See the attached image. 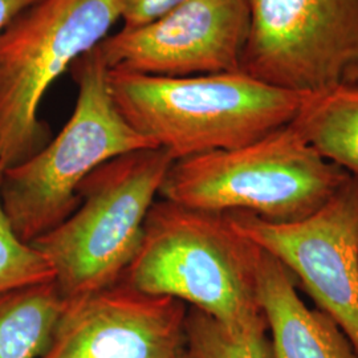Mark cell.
Segmentation results:
<instances>
[{"mask_svg": "<svg viewBox=\"0 0 358 358\" xmlns=\"http://www.w3.org/2000/svg\"><path fill=\"white\" fill-rule=\"evenodd\" d=\"M108 83L121 115L174 162L256 141L291 124L307 96L242 71L161 77L109 69Z\"/></svg>", "mask_w": 358, "mask_h": 358, "instance_id": "obj_1", "label": "cell"}, {"mask_svg": "<svg viewBox=\"0 0 358 358\" xmlns=\"http://www.w3.org/2000/svg\"><path fill=\"white\" fill-rule=\"evenodd\" d=\"M262 248L213 213L161 199L121 282L177 299L232 331L267 324L257 297Z\"/></svg>", "mask_w": 358, "mask_h": 358, "instance_id": "obj_2", "label": "cell"}, {"mask_svg": "<svg viewBox=\"0 0 358 358\" xmlns=\"http://www.w3.org/2000/svg\"><path fill=\"white\" fill-rule=\"evenodd\" d=\"M75 108L60 133L26 161L3 170L1 206L15 234L31 244L71 217L78 187L115 157L157 148L121 115L108 83V66L93 51L72 65Z\"/></svg>", "mask_w": 358, "mask_h": 358, "instance_id": "obj_3", "label": "cell"}, {"mask_svg": "<svg viewBox=\"0 0 358 358\" xmlns=\"http://www.w3.org/2000/svg\"><path fill=\"white\" fill-rule=\"evenodd\" d=\"M349 178L288 124L238 149L176 161L159 195L203 211L294 223L319 211Z\"/></svg>", "mask_w": 358, "mask_h": 358, "instance_id": "obj_4", "label": "cell"}, {"mask_svg": "<svg viewBox=\"0 0 358 358\" xmlns=\"http://www.w3.org/2000/svg\"><path fill=\"white\" fill-rule=\"evenodd\" d=\"M173 164L159 148L105 162L80 185L76 211L31 243L48 260L64 300L121 282Z\"/></svg>", "mask_w": 358, "mask_h": 358, "instance_id": "obj_5", "label": "cell"}, {"mask_svg": "<svg viewBox=\"0 0 358 358\" xmlns=\"http://www.w3.org/2000/svg\"><path fill=\"white\" fill-rule=\"evenodd\" d=\"M121 22L117 0H40L0 35V169L41 150L40 105L53 83Z\"/></svg>", "mask_w": 358, "mask_h": 358, "instance_id": "obj_6", "label": "cell"}, {"mask_svg": "<svg viewBox=\"0 0 358 358\" xmlns=\"http://www.w3.org/2000/svg\"><path fill=\"white\" fill-rule=\"evenodd\" d=\"M245 1L242 72L300 94L358 85V0Z\"/></svg>", "mask_w": 358, "mask_h": 358, "instance_id": "obj_7", "label": "cell"}, {"mask_svg": "<svg viewBox=\"0 0 358 358\" xmlns=\"http://www.w3.org/2000/svg\"><path fill=\"white\" fill-rule=\"evenodd\" d=\"M224 214L291 272L358 355V176H350L319 211L299 222L272 223L245 211Z\"/></svg>", "mask_w": 358, "mask_h": 358, "instance_id": "obj_8", "label": "cell"}, {"mask_svg": "<svg viewBox=\"0 0 358 358\" xmlns=\"http://www.w3.org/2000/svg\"><path fill=\"white\" fill-rule=\"evenodd\" d=\"M248 32L245 0H183L153 22L112 32L96 51L113 71L215 75L241 71Z\"/></svg>", "mask_w": 358, "mask_h": 358, "instance_id": "obj_9", "label": "cell"}, {"mask_svg": "<svg viewBox=\"0 0 358 358\" xmlns=\"http://www.w3.org/2000/svg\"><path fill=\"white\" fill-rule=\"evenodd\" d=\"M185 303L120 282L65 300L40 358H177L186 350Z\"/></svg>", "mask_w": 358, "mask_h": 358, "instance_id": "obj_10", "label": "cell"}, {"mask_svg": "<svg viewBox=\"0 0 358 358\" xmlns=\"http://www.w3.org/2000/svg\"><path fill=\"white\" fill-rule=\"evenodd\" d=\"M257 297L271 332L272 358H358L341 328L319 308L306 306L291 272L263 250Z\"/></svg>", "mask_w": 358, "mask_h": 358, "instance_id": "obj_11", "label": "cell"}, {"mask_svg": "<svg viewBox=\"0 0 358 358\" xmlns=\"http://www.w3.org/2000/svg\"><path fill=\"white\" fill-rule=\"evenodd\" d=\"M291 125L325 159L358 176V85L307 94Z\"/></svg>", "mask_w": 358, "mask_h": 358, "instance_id": "obj_12", "label": "cell"}, {"mask_svg": "<svg viewBox=\"0 0 358 358\" xmlns=\"http://www.w3.org/2000/svg\"><path fill=\"white\" fill-rule=\"evenodd\" d=\"M65 300L53 282L0 296V358H40Z\"/></svg>", "mask_w": 358, "mask_h": 358, "instance_id": "obj_13", "label": "cell"}, {"mask_svg": "<svg viewBox=\"0 0 358 358\" xmlns=\"http://www.w3.org/2000/svg\"><path fill=\"white\" fill-rule=\"evenodd\" d=\"M267 324L232 331L202 310L189 308L186 348L194 358H272Z\"/></svg>", "mask_w": 358, "mask_h": 358, "instance_id": "obj_14", "label": "cell"}, {"mask_svg": "<svg viewBox=\"0 0 358 358\" xmlns=\"http://www.w3.org/2000/svg\"><path fill=\"white\" fill-rule=\"evenodd\" d=\"M1 173L0 169V185ZM53 279L48 260L15 234L0 199V296Z\"/></svg>", "mask_w": 358, "mask_h": 358, "instance_id": "obj_15", "label": "cell"}, {"mask_svg": "<svg viewBox=\"0 0 358 358\" xmlns=\"http://www.w3.org/2000/svg\"><path fill=\"white\" fill-rule=\"evenodd\" d=\"M125 28L143 26L170 11L183 0H117Z\"/></svg>", "mask_w": 358, "mask_h": 358, "instance_id": "obj_16", "label": "cell"}, {"mask_svg": "<svg viewBox=\"0 0 358 358\" xmlns=\"http://www.w3.org/2000/svg\"><path fill=\"white\" fill-rule=\"evenodd\" d=\"M40 0H0V35L27 10L38 4Z\"/></svg>", "mask_w": 358, "mask_h": 358, "instance_id": "obj_17", "label": "cell"}, {"mask_svg": "<svg viewBox=\"0 0 358 358\" xmlns=\"http://www.w3.org/2000/svg\"><path fill=\"white\" fill-rule=\"evenodd\" d=\"M177 358H194V356H192V353H190V352L187 350V348H186V350L182 352Z\"/></svg>", "mask_w": 358, "mask_h": 358, "instance_id": "obj_18", "label": "cell"}]
</instances>
